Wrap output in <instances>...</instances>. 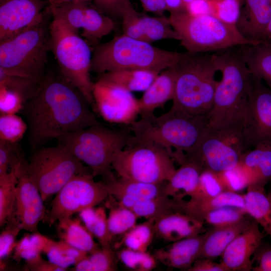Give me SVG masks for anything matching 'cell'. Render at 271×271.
<instances>
[{
  "label": "cell",
  "instance_id": "obj_1",
  "mask_svg": "<svg viewBox=\"0 0 271 271\" xmlns=\"http://www.w3.org/2000/svg\"><path fill=\"white\" fill-rule=\"evenodd\" d=\"M21 111L27 121L30 144L36 149L98 122L83 94L61 74L45 75L37 93Z\"/></svg>",
  "mask_w": 271,
  "mask_h": 271
},
{
  "label": "cell",
  "instance_id": "obj_2",
  "mask_svg": "<svg viewBox=\"0 0 271 271\" xmlns=\"http://www.w3.org/2000/svg\"><path fill=\"white\" fill-rule=\"evenodd\" d=\"M213 54L222 78L216 86L208 125L242 130L250 72L235 47Z\"/></svg>",
  "mask_w": 271,
  "mask_h": 271
},
{
  "label": "cell",
  "instance_id": "obj_3",
  "mask_svg": "<svg viewBox=\"0 0 271 271\" xmlns=\"http://www.w3.org/2000/svg\"><path fill=\"white\" fill-rule=\"evenodd\" d=\"M48 6L37 23L0 42V73L41 83L50 51L53 17Z\"/></svg>",
  "mask_w": 271,
  "mask_h": 271
},
{
  "label": "cell",
  "instance_id": "obj_4",
  "mask_svg": "<svg viewBox=\"0 0 271 271\" xmlns=\"http://www.w3.org/2000/svg\"><path fill=\"white\" fill-rule=\"evenodd\" d=\"M174 67L176 86L172 106L208 119L218 81L215 79L218 70L213 53H182Z\"/></svg>",
  "mask_w": 271,
  "mask_h": 271
},
{
  "label": "cell",
  "instance_id": "obj_5",
  "mask_svg": "<svg viewBox=\"0 0 271 271\" xmlns=\"http://www.w3.org/2000/svg\"><path fill=\"white\" fill-rule=\"evenodd\" d=\"M181 55L122 34L94 47L91 72L99 75L120 69H141L161 72L176 65Z\"/></svg>",
  "mask_w": 271,
  "mask_h": 271
},
{
  "label": "cell",
  "instance_id": "obj_6",
  "mask_svg": "<svg viewBox=\"0 0 271 271\" xmlns=\"http://www.w3.org/2000/svg\"><path fill=\"white\" fill-rule=\"evenodd\" d=\"M208 124L207 118L190 114L172 106L161 115L153 114L140 118L128 126L133 135L166 149L179 164L183 155L201 139Z\"/></svg>",
  "mask_w": 271,
  "mask_h": 271
},
{
  "label": "cell",
  "instance_id": "obj_7",
  "mask_svg": "<svg viewBox=\"0 0 271 271\" xmlns=\"http://www.w3.org/2000/svg\"><path fill=\"white\" fill-rule=\"evenodd\" d=\"M131 134L128 126L116 129L98 122L56 140L86 165L94 177L100 176L107 181L115 177L112 172L114 155L125 146Z\"/></svg>",
  "mask_w": 271,
  "mask_h": 271
},
{
  "label": "cell",
  "instance_id": "obj_8",
  "mask_svg": "<svg viewBox=\"0 0 271 271\" xmlns=\"http://www.w3.org/2000/svg\"><path fill=\"white\" fill-rule=\"evenodd\" d=\"M174 162L166 149L132 133L125 146L114 155L112 167L118 177L160 184L166 183L175 172Z\"/></svg>",
  "mask_w": 271,
  "mask_h": 271
},
{
  "label": "cell",
  "instance_id": "obj_9",
  "mask_svg": "<svg viewBox=\"0 0 271 271\" xmlns=\"http://www.w3.org/2000/svg\"><path fill=\"white\" fill-rule=\"evenodd\" d=\"M50 51L59 65L60 74L84 96L95 112L94 83L91 80V47L62 21L53 18L50 27Z\"/></svg>",
  "mask_w": 271,
  "mask_h": 271
},
{
  "label": "cell",
  "instance_id": "obj_10",
  "mask_svg": "<svg viewBox=\"0 0 271 271\" xmlns=\"http://www.w3.org/2000/svg\"><path fill=\"white\" fill-rule=\"evenodd\" d=\"M171 25L187 52L210 53L256 43L245 39L236 26L211 15L193 16L186 11L171 14Z\"/></svg>",
  "mask_w": 271,
  "mask_h": 271
},
{
  "label": "cell",
  "instance_id": "obj_11",
  "mask_svg": "<svg viewBox=\"0 0 271 271\" xmlns=\"http://www.w3.org/2000/svg\"><path fill=\"white\" fill-rule=\"evenodd\" d=\"M27 171L44 202L75 176L92 174L87 166L59 144L38 149L28 161Z\"/></svg>",
  "mask_w": 271,
  "mask_h": 271
},
{
  "label": "cell",
  "instance_id": "obj_12",
  "mask_svg": "<svg viewBox=\"0 0 271 271\" xmlns=\"http://www.w3.org/2000/svg\"><path fill=\"white\" fill-rule=\"evenodd\" d=\"M245 152L242 131L208 125L201 139L183 155L179 164L191 162L203 171L219 173L236 166Z\"/></svg>",
  "mask_w": 271,
  "mask_h": 271
},
{
  "label": "cell",
  "instance_id": "obj_13",
  "mask_svg": "<svg viewBox=\"0 0 271 271\" xmlns=\"http://www.w3.org/2000/svg\"><path fill=\"white\" fill-rule=\"evenodd\" d=\"M91 173L75 176L56 194L44 219L51 226L59 220L106 200L109 192L106 183L95 181Z\"/></svg>",
  "mask_w": 271,
  "mask_h": 271
},
{
  "label": "cell",
  "instance_id": "obj_14",
  "mask_svg": "<svg viewBox=\"0 0 271 271\" xmlns=\"http://www.w3.org/2000/svg\"><path fill=\"white\" fill-rule=\"evenodd\" d=\"M52 17L62 21L82 37L89 45L95 47L115 28L114 20L100 11L92 2L73 1L57 7L48 6Z\"/></svg>",
  "mask_w": 271,
  "mask_h": 271
},
{
  "label": "cell",
  "instance_id": "obj_15",
  "mask_svg": "<svg viewBox=\"0 0 271 271\" xmlns=\"http://www.w3.org/2000/svg\"><path fill=\"white\" fill-rule=\"evenodd\" d=\"M242 132L246 152L260 144H271V90L251 73Z\"/></svg>",
  "mask_w": 271,
  "mask_h": 271
},
{
  "label": "cell",
  "instance_id": "obj_16",
  "mask_svg": "<svg viewBox=\"0 0 271 271\" xmlns=\"http://www.w3.org/2000/svg\"><path fill=\"white\" fill-rule=\"evenodd\" d=\"M92 94L95 111L106 121L128 126L137 120L138 99L131 92L97 79L93 84Z\"/></svg>",
  "mask_w": 271,
  "mask_h": 271
},
{
  "label": "cell",
  "instance_id": "obj_17",
  "mask_svg": "<svg viewBox=\"0 0 271 271\" xmlns=\"http://www.w3.org/2000/svg\"><path fill=\"white\" fill-rule=\"evenodd\" d=\"M27 165L28 161L25 159L12 169L15 170L18 179L14 215L23 229L35 233L38 232L39 224L44 220L46 214L44 202L28 172Z\"/></svg>",
  "mask_w": 271,
  "mask_h": 271
},
{
  "label": "cell",
  "instance_id": "obj_18",
  "mask_svg": "<svg viewBox=\"0 0 271 271\" xmlns=\"http://www.w3.org/2000/svg\"><path fill=\"white\" fill-rule=\"evenodd\" d=\"M49 5L47 0H0V42L37 23Z\"/></svg>",
  "mask_w": 271,
  "mask_h": 271
},
{
  "label": "cell",
  "instance_id": "obj_19",
  "mask_svg": "<svg viewBox=\"0 0 271 271\" xmlns=\"http://www.w3.org/2000/svg\"><path fill=\"white\" fill-rule=\"evenodd\" d=\"M253 219L246 229L227 247L221 255V263L226 271H249L252 256L262 242L264 234Z\"/></svg>",
  "mask_w": 271,
  "mask_h": 271
},
{
  "label": "cell",
  "instance_id": "obj_20",
  "mask_svg": "<svg viewBox=\"0 0 271 271\" xmlns=\"http://www.w3.org/2000/svg\"><path fill=\"white\" fill-rule=\"evenodd\" d=\"M271 19V0H245L236 27L245 39L257 43L264 40Z\"/></svg>",
  "mask_w": 271,
  "mask_h": 271
},
{
  "label": "cell",
  "instance_id": "obj_21",
  "mask_svg": "<svg viewBox=\"0 0 271 271\" xmlns=\"http://www.w3.org/2000/svg\"><path fill=\"white\" fill-rule=\"evenodd\" d=\"M204 223L182 212L173 211L154 221L155 235L171 243L193 237L206 231Z\"/></svg>",
  "mask_w": 271,
  "mask_h": 271
},
{
  "label": "cell",
  "instance_id": "obj_22",
  "mask_svg": "<svg viewBox=\"0 0 271 271\" xmlns=\"http://www.w3.org/2000/svg\"><path fill=\"white\" fill-rule=\"evenodd\" d=\"M204 238L205 232L169 243L156 249L153 255L167 266L188 270L197 259Z\"/></svg>",
  "mask_w": 271,
  "mask_h": 271
},
{
  "label": "cell",
  "instance_id": "obj_23",
  "mask_svg": "<svg viewBox=\"0 0 271 271\" xmlns=\"http://www.w3.org/2000/svg\"><path fill=\"white\" fill-rule=\"evenodd\" d=\"M104 182L109 195L119 204L130 209L139 201L164 195L166 184L148 183L115 177Z\"/></svg>",
  "mask_w": 271,
  "mask_h": 271
},
{
  "label": "cell",
  "instance_id": "obj_24",
  "mask_svg": "<svg viewBox=\"0 0 271 271\" xmlns=\"http://www.w3.org/2000/svg\"><path fill=\"white\" fill-rule=\"evenodd\" d=\"M176 86V72L174 67L161 72L138 99L140 118L154 114L157 108L173 100Z\"/></svg>",
  "mask_w": 271,
  "mask_h": 271
},
{
  "label": "cell",
  "instance_id": "obj_25",
  "mask_svg": "<svg viewBox=\"0 0 271 271\" xmlns=\"http://www.w3.org/2000/svg\"><path fill=\"white\" fill-rule=\"evenodd\" d=\"M175 201L177 211L185 213L204 223L206 216L218 208L226 206L245 208L243 195L228 191L213 197H190L188 200Z\"/></svg>",
  "mask_w": 271,
  "mask_h": 271
},
{
  "label": "cell",
  "instance_id": "obj_26",
  "mask_svg": "<svg viewBox=\"0 0 271 271\" xmlns=\"http://www.w3.org/2000/svg\"><path fill=\"white\" fill-rule=\"evenodd\" d=\"M237 165L247 177L248 186L265 187L271 180V144H260L244 152Z\"/></svg>",
  "mask_w": 271,
  "mask_h": 271
},
{
  "label": "cell",
  "instance_id": "obj_27",
  "mask_svg": "<svg viewBox=\"0 0 271 271\" xmlns=\"http://www.w3.org/2000/svg\"><path fill=\"white\" fill-rule=\"evenodd\" d=\"M252 218L248 215L241 221L231 225L212 227L205 232V238L198 258L211 259L221 256L229 244L249 225Z\"/></svg>",
  "mask_w": 271,
  "mask_h": 271
},
{
  "label": "cell",
  "instance_id": "obj_28",
  "mask_svg": "<svg viewBox=\"0 0 271 271\" xmlns=\"http://www.w3.org/2000/svg\"><path fill=\"white\" fill-rule=\"evenodd\" d=\"M250 73L258 77L271 90V41L235 47Z\"/></svg>",
  "mask_w": 271,
  "mask_h": 271
},
{
  "label": "cell",
  "instance_id": "obj_29",
  "mask_svg": "<svg viewBox=\"0 0 271 271\" xmlns=\"http://www.w3.org/2000/svg\"><path fill=\"white\" fill-rule=\"evenodd\" d=\"M204 171L197 164L184 161L166 183L163 194L175 200L193 195L198 187L201 173Z\"/></svg>",
  "mask_w": 271,
  "mask_h": 271
},
{
  "label": "cell",
  "instance_id": "obj_30",
  "mask_svg": "<svg viewBox=\"0 0 271 271\" xmlns=\"http://www.w3.org/2000/svg\"><path fill=\"white\" fill-rule=\"evenodd\" d=\"M57 229L61 240L88 254L100 247L80 218L61 219L58 221Z\"/></svg>",
  "mask_w": 271,
  "mask_h": 271
},
{
  "label": "cell",
  "instance_id": "obj_31",
  "mask_svg": "<svg viewBox=\"0 0 271 271\" xmlns=\"http://www.w3.org/2000/svg\"><path fill=\"white\" fill-rule=\"evenodd\" d=\"M160 72L141 69H125L99 74L98 78L130 91H145Z\"/></svg>",
  "mask_w": 271,
  "mask_h": 271
},
{
  "label": "cell",
  "instance_id": "obj_32",
  "mask_svg": "<svg viewBox=\"0 0 271 271\" xmlns=\"http://www.w3.org/2000/svg\"><path fill=\"white\" fill-rule=\"evenodd\" d=\"M243 196L246 213L271 238V203L264 187L248 186Z\"/></svg>",
  "mask_w": 271,
  "mask_h": 271
},
{
  "label": "cell",
  "instance_id": "obj_33",
  "mask_svg": "<svg viewBox=\"0 0 271 271\" xmlns=\"http://www.w3.org/2000/svg\"><path fill=\"white\" fill-rule=\"evenodd\" d=\"M52 240L38 232L26 234L17 241L14 258L17 261L24 260L26 265L36 263L43 259L41 254L44 252Z\"/></svg>",
  "mask_w": 271,
  "mask_h": 271
},
{
  "label": "cell",
  "instance_id": "obj_34",
  "mask_svg": "<svg viewBox=\"0 0 271 271\" xmlns=\"http://www.w3.org/2000/svg\"><path fill=\"white\" fill-rule=\"evenodd\" d=\"M79 217L101 246H110L113 238L108 226V218L103 207L85 209L79 213Z\"/></svg>",
  "mask_w": 271,
  "mask_h": 271
},
{
  "label": "cell",
  "instance_id": "obj_35",
  "mask_svg": "<svg viewBox=\"0 0 271 271\" xmlns=\"http://www.w3.org/2000/svg\"><path fill=\"white\" fill-rule=\"evenodd\" d=\"M109 209L108 226L112 238L123 235L137 224L138 217L130 209L119 204L109 195L106 199Z\"/></svg>",
  "mask_w": 271,
  "mask_h": 271
},
{
  "label": "cell",
  "instance_id": "obj_36",
  "mask_svg": "<svg viewBox=\"0 0 271 271\" xmlns=\"http://www.w3.org/2000/svg\"><path fill=\"white\" fill-rule=\"evenodd\" d=\"M140 21L145 42L152 43L165 39L180 41V37L172 27L169 18L164 15L150 16L141 13Z\"/></svg>",
  "mask_w": 271,
  "mask_h": 271
},
{
  "label": "cell",
  "instance_id": "obj_37",
  "mask_svg": "<svg viewBox=\"0 0 271 271\" xmlns=\"http://www.w3.org/2000/svg\"><path fill=\"white\" fill-rule=\"evenodd\" d=\"M17 176L14 169L0 175V226L3 227L14 216Z\"/></svg>",
  "mask_w": 271,
  "mask_h": 271
},
{
  "label": "cell",
  "instance_id": "obj_38",
  "mask_svg": "<svg viewBox=\"0 0 271 271\" xmlns=\"http://www.w3.org/2000/svg\"><path fill=\"white\" fill-rule=\"evenodd\" d=\"M116 253L111 246H100L77 262L71 270L114 271L117 270Z\"/></svg>",
  "mask_w": 271,
  "mask_h": 271
},
{
  "label": "cell",
  "instance_id": "obj_39",
  "mask_svg": "<svg viewBox=\"0 0 271 271\" xmlns=\"http://www.w3.org/2000/svg\"><path fill=\"white\" fill-rule=\"evenodd\" d=\"M153 220L136 224L124 234L119 243L116 246H123L133 250L146 252L152 244L155 235Z\"/></svg>",
  "mask_w": 271,
  "mask_h": 271
},
{
  "label": "cell",
  "instance_id": "obj_40",
  "mask_svg": "<svg viewBox=\"0 0 271 271\" xmlns=\"http://www.w3.org/2000/svg\"><path fill=\"white\" fill-rule=\"evenodd\" d=\"M139 217L155 221L176 210L175 200L165 195L137 202L130 209Z\"/></svg>",
  "mask_w": 271,
  "mask_h": 271
},
{
  "label": "cell",
  "instance_id": "obj_41",
  "mask_svg": "<svg viewBox=\"0 0 271 271\" xmlns=\"http://www.w3.org/2000/svg\"><path fill=\"white\" fill-rule=\"evenodd\" d=\"M44 253L50 261L67 269L70 265L74 266L88 254L61 240H53Z\"/></svg>",
  "mask_w": 271,
  "mask_h": 271
},
{
  "label": "cell",
  "instance_id": "obj_42",
  "mask_svg": "<svg viewBox=\"0 0 271 271\" xmlns=\"http://www.w3.org/2000/svg\"><path fill=\"white\" fill-rule=\"evenodd\" d=\"M117 259L127 268L135 271H151L157 265L153 254L122 248L117 251Z\"/></svg>",
  "mask_w": 271,
  "mask_h": 271
},
{
  "label": "cell",
  "instance_id": "obj_43",
  "mask_svg": "<svg viewBox=\"0 0 271 271\" xmlns=\"http://www.w3.org/2000/svg\"><path fill=\"white\" fill-rule=\"evenodd\" d=\"M27 129V123L17 114H1L0 140L18 143Z\"/></svg>",
  "mask_w": 271,
  "mask_h": 271
},
{
  "label": "cell",
  "instance_id": "obj_44",
  "mask_svg": "<svg viewBox=\"0 0 271 271\" xmlns=\"http://www.w3.org/2000/svg\"><path fill=\"white\" fill-rule=\"evenodd\" d=\"M248 215L245 209L231 206H223L209 213L204 223L212 227H222L237 223Z\"/></svg>",
  "mask_w": 271,
  "mask_h": 271
},
{
  "label": "cell",
  "instance_id": "obj_45",
  "mask_svg": "<svg viewBox=\"0 0 271 271\" xmlns=\"http://www.w3.org/2000/svg\"><path fill=\"white\" fill-rule=\"evenodd\" d=\"M241 8L239 0H211V15L229 25L236 26Z\"/></svg>",
  "mask_w": 271,
  "mask_h": 271
},
{
  "label": "cell",
  "instance_id": "obj_46",
  "mask_svg": "<svg viewBox=\"0 0 271 271\" xmlns=\"http://www.w3.org/2000/svg\"><path fill=\"white\" fill-rule=\"evenodd\" d=\"M5 226L0 234V263L14 251L17 243L16 238L23 229L20 222L14 215Z\"/></svg>",
  "mask_w": 271,
  "mask_h": 271
},
{
  "label": "cell",
  "instance_id": "obj_47",
  "mask_svg": "<svg viewBox=\"0 0 271 271\" xmlns=\"http://www.w3.org/2000/svg\"><path fill=\"white\" fill-rule=\"evenodd\" d=\"M25 159L18 143L0 140V175L8 173Z\"/></svg>",
  "mask_w": 271,
  "mask_h": 271
},
{
  "label": "cell",
  "instance_id": "obj_48",
  "mask_svg": "<svg viewBox=\"0 0 271 271\" xmlns=\"http://www.w3.org/2000/svg\"><path fill=\"white\" fill-rule=\"evenodd\" d=\"M225 191L217 174L206 170L201 173L196 191L190 197H213Z\"/></svg>",
  "mask_w": 271,
  "mask_h": 271
},
{
  "label": "cell",
  "instance_id": "obj_49",
  "mask_svg": "<svg viewBox=\"0 0 271 271\" xmlns=\"http://www.w3.org/2000/svg\"><path fill=\"white\" fill-rule=\"evenodd\" d=\"M216 173L225 191L239 193L247 189L249 185L247 177L237 165L233 168Z\"/></svg>",
  "mask_w": 271,
  "mask_h": 271
},
{
  "label": "cell",
  "instance_id": "obj_50",
  "mask_svg": "<svg viewBox=\"0 0 271 271\" xmlns=\"http://www.w3.org/2000/svg\"><path fill=\"white\" fill-rule=\"evenodd\" d=\"M25 103L20 93L0 85L1 114H17L22 110Z\"/></svg>",
  "mask_w": 271,
  "mask_h": 271
},
{
  "label": "cell",
  "instance_id": "obj_51",
  "mask_svg": "<svg viewBox=\"0 0 271 271\" xmlns=\"http://www.w3.org/2000/svg\"><path fill=\"white\" fill-rule=\"evenodd\" d=\"M141 13L135 10L133 6L127 9L121 19L122 34L145 41L140 21Z\"/></svg>",
  "mask_w": 271,
  "mask_h": 271
},
{
  "label": "cell",
  "instance_id": "obj_52",
  "mask_svg": "<svg viewBox=\"0 0 271 271\" xmlns=\"http://www.w3.org/2000/svg\"><path fill=\"white\" fill-rule=\"evenodd\" d=\"M94 5L112 19H120L132 5L130 0H96Z\"/></svg>",
  "mask_w": 271,
  "mask_h": 271
},
{
  "label": "cell",
  "instance_id": "obj_53",
  "mask_svg": "<svg viewBox=\"0 0 271 271\" xmlns=\"http://www.w3.org/2000/svg\"><path fill=\"white\" fill-rule=\"evenodd\" d=\"M253 271H271V243L261 242L252 258Z\"/></svg>",
  "mask_w": 271,
  "mask_h": 271
},
{
  "label": "cell",
  "instance_id": "obj_54",
  "mask_svg": "<svg viewBox=\"0 0 271 271\" xmlns=\"http://www.w3.org/2000/svg\"><path fill=\"white\" fill-rule=\"evenodd\" d=\"M186 9L193 16L211 15V0H193L186 6Z\"/></svg>",
  "mask_w": 271,
  "mask_h": 271
},
{
  "label": "cell",
  "instance_id": "obj_55",
  "mask_svg": "<svg viewBox=\"0 0 271 271\" xmlns=\"http://www.w3.org/2000/svg\"><path fill=\"white\" fill-rule=\"evenodd\" d=\"M188 271H226L221 262L217 263L213 259L202 258L197 259Z\"/></svg>",
  "mask_w": 271,
  "mask_h": 271
},
{
  "label": "cell",
  "instance_id": "obj_56",
  "mask_svg": "<svg viewBox=\"0 0 271 271\" xmlns=\"http://www.w3.org/2000/svg\"><path fill=\"white\" fill-rule=\"evenodd\" d=\"M144 10L157 16H163L167 10L165 0H140Z\"/></svg>",
  "mask_w": 271,
  "mask_h": 271
},
{
  "label": "cell",
  "instance_id": "obj_57",
  "mask_svg": "<svg viewBox=\"0 0 271 271\" xmlns=\"http://www.w3.org/2000/svg\"><path fill=\"white\" fill-rule=\"evenodd\" d=\"M25 270L33 271H66L67 268L58 266L52 262L44 259L30 265H26Z\"/></svg>",
  "mask_w": 271,
  "mask_h": 271
},
{
  "label": "cell",
  "instance_id": "obj_58",
  "mask_svg": "<svg viewBox=\"0 0 271 271\" xmlns=\"http://www.w3.org/2000/svg\"><path fill=\"white\" fill-rule=\"evenodd\" d=\"M167 10L171 14L186 11L182 0H165Z\"/></svg>",
  "mask_w": 271,
  "mask_h": 271
},
{
  "label": "cell",
  "instance_id": "obj_59",
  "mask_svg": "<svg viewBox=\"0 0 271 271\" xmlns=\"http://www.w3.org/2000/svg\"><path fill=\"white\" fill-rule=\"evenodd\" d=\"M49 3V5L52 7H57L62 4L73 1H89L92 2L93 3L96 0H47Z\"/></svg>",
  "mask_w": 271,
  "mask_h": 271
},
{
  "label": "cell",
  "instance_id": "obj_60",
  "mask_svg": "<svg viewBox=\"0 0 271 271\" xmlns=\"http://www.w3.org/2000/svg\"><path fill=\"white\" fill-rule=\"evenodd\" d=\"M264 40L271 41V19L266 30Z\"/></svg>",
  "mask_w": 271,
  "mask_h": 271
},
{
  "label": "cell",
  "instance_id": "obj_61",
  "mask_svg": "<svg viewBox=\"0 0 271 271\" xmlns=\"http://www.w3.org/2000/svg\"><path fill=\"white\" fill-rule=\"evenodd\" d=\"M193 0H182L183 1V3H184V5L185 6V7H186V6L189 4V3H190L191 2H192Z\"/></svg>",
  "mask_w": 271,
  "mask_h": 271
},
{
  "label": "cell",
  "instance_id": "obj_62",
  "mask_svg": "<svg viewBox=\"0 0 271 271\" xmlns=\"http://www.w3.org/2000/svg\"><path fill=\"white\" fill-rule=\"evenodd\" d=\"M271 183V180L269 181ZM267 196L269 199V201L271 203V185H270V189L269 190V191H268V193L267 194Z\"/></svg>",
  "mask_w": 271,
  "mask_h": 271
},
{
  "label": "cell",
  "instance_id": "obj_63",
  "mask_svg": "<svg viewBox=\"0 0 271 271\" xmlns=\"http://www.w3.org/2000/svg\"><path fill=\"white\" fill-rule=\"evenodd\" d=\"M239 1L240 2V4H241V7H242V5H243L244 3L245 0H239Z\"/></svg>",
  "mask_w": 271,
  "mask_h": 271
}]
</instances>
